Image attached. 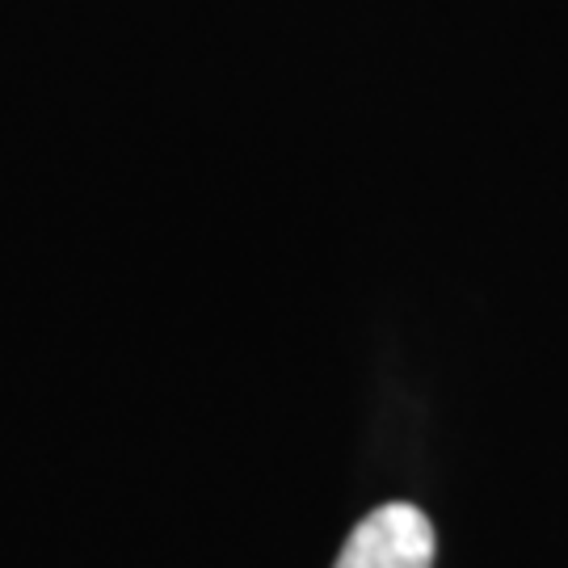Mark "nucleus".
<instances>
[{"instance_id":"f257e3e1","label":"nucleus","mask_w":568,"mask_h":568,"mask_svg":"<svg viewBox=\"0 0 568 568\" xmlns=\"http://www.w3.org/2000/svg\"><path fill=\"white\" fill-rule=\"evenodd\" d=\"M333 568H434V527L417 506L387 501L349 530Z\"/></svg>"}]
</instances>
